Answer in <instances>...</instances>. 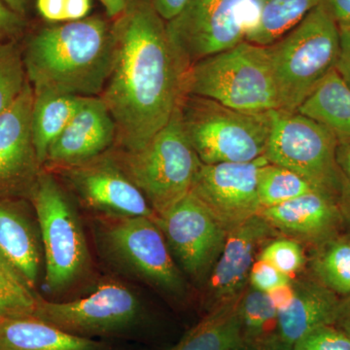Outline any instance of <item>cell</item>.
Returning <instances> with one entry per match:
<instances>
[{"mask_svg": "<svg viewBox=\"0 0 350 350\" xmlns=\"http://www.w3.org/2000/svg\"><path fill=\"white\" fill-rule=\"evenodd\" d=\"M340 29V55L336 71L350 88V25Z\"/></svg>", "mask_w": 350, "mask_h": 350, "instance_id": "37", "label": "cell"}, {"mask_svg": "<svg viewBox=\"0 0 350 350\" xmlns=\"http://www.w3.org/2000/svg\"><path fill=\"white\" fill-rule=\"evenodd\" d=\"M155 222L182 273L204 287L229 232L192 193Z\"/></svg>", "mask_w": 350, "mask_h": 350, "instance_id": "12", "label": "cell"}, {"mask_svg": "<svg viewBox=\"0 0 350 350\" xmlns=\"http://www.w3.org/2000/svg\"><path fill=\"white\" fill-rule=\"evenodd\" d=\"M268 294L273 305H275L276 310H278V312H282V310L288 308V306L293 301L295 296L293 280L286 285H283V286L271 290Z\"/></svg>", "mask_w": 350, "mask_h": 350, "instance_id": "40", "label": "cell"}, {"mask_svg": "<svg viewBox=\"0 0 350 350\" xmlns=\"http://www.w3.org/2000/svg\"><path fill=\"white\" fill-rule=\"evenodd\" d=\"M278 234L259 214L228 232L222 252L202 287V306L206 312L234 300L245 291L260 251Z\"/></svg>", "mask_w": 350, "mask_h": 350, "instance_id": "16", "label": "cell"}, {"mask_svg": "<svg viewBox=\"0 0 350 350\" xmlns=\"http://www.w3.org/2000/svg\"><path fill=\"white\" fill-rule=\"evenodd\" d=\"M0 350H111L94 338L78 337L38 319L0 322Z\"/></svg>", "mask_w": 350, "mask_h": 350, "instance_id": "21", "label": "cell"}, {"mask_svg": "<svg viewBox=\"0 0 350 350\" xmlns=\"http://www.w3.org/2000/svg\"><path fill=\"white\" fill-rule=\"evenodd\" d=\"M335 325L342 329L350 337V294L340 298Z\"/></svg>", "mask_w": 350, "mask_h": 350, "instance_id": "41", "label": "cell"}, {"mask_svg": "<svg viewBox=\"0 0 350 350\" xmlns=\"http://www.w3.org/2000/svg\"><path fill=\"white\" fill-rule=\"evenodd\" d=\"M206 313L169 350H232L243 340L239 306L241 296Z\"/></svg>", "mask_w": 350, "mask_h": 350, "instance_id": "24", "label": "cell"}, {"mask_svg": "<svg viewBox=\"0 0 350 350\" xmlns=\"http://www.w3.org/2000/svg\"><path fill=\"white\" fill-rule=\"evenodd\" d=\"M7 6L18 15L22 16L27 10L29 0H3Z\"/></svg>", "mask_w": 350, "mask_h": 350, "instance_id": "44", "label": "cell"}, {"mask_svg": "<svg viewBox=\"0 0 350 350\" xmlns=\"http://www.w3.org/2000/svg\"><path fill=\"white\" fill-rule=\"evenodd\" d=\"M29 202L42 243L44 284L50 293H63L82 280L91 267L81 219L68 193L47 170L41 172Z\"/></svg>", "mask_w": 350, "mask_h": 350, "instance_id": "8", "label": "cell"}, {"mask_svg": "<svg viewBox=\"0 0 350 350\" xmlns=\"http://www.w3.org/2000/svg\"><path fill=\"white\" fill-rule=\"evenodd\" d=\"M115 142L116 125L105 101L90 96L50 147L43 169L81 165L107 153Z\"/></svg>", "mask_w": 350, "mask_h": 350, "instance_id": "17", "label": "cell"}, {"mask_svg": "<svg viewBox=\"0 0 350 350\" xmlns=\"http://www.w3.org/2000/svg\"><path fill=\"white\" fill-rule=\"evenodd\" d=\"M157 14L165 23L174 20L184 10L190 0H150Z\"/></svg>", "mask_w": 350, "mask_h": 350, "instance_id": "38", "label": "cell"}, {"mask_svg": "<svg viewBox=\"0 0 350 350\" xmlns=\"http://www.w3.org/2000/svg\"><path fill=\"white\" fill-rule=\"evenodd\" d=\"M232 350H293V347L286 344L278 334H275L262 338H243Z\"/></svg>", "mask_w": 350, "mask_h": 350, "instance_id": "35", "label": "cell"}, {"mask_svg": "<svg viewBox=\"0 0 350 350\" xmlns=\"http://www.w3.org/2000/svg\"><path fill=\"white\" fill-rule=\"evenodd\" d=\"M321 3L338 27L350 25V0H322Z\"/></svg>", "mask_w": 350, "mask_h": 350, "instance_id": "39", "label": "cell"}, {"mask_svg": "<svg viewBox=\"0 0 350 350\" xmlns=\"http://www.w3.org/2000/svg\"><path fill=\"white\" fill-rule=\"evenodd\" d=\"M112 31L111 70L100 98L116 125V149L137 151L180 105L186 69L150 0H129Z\"/></svg>", "mask_w": 350, "mask_h": 350, "instance_id": "1", "label": "cell"}, {"mask_svg": "<svg viewBox=\"0 0 350 350\" xmlns=\"http://www.w3.org/2000/svg\"><path fill=\"white\" fill-rule=\"evenodd\" d=\"M313 276L340 298L350 294V237L338 236L317 247Z\"/></svg>", "mask_w": 350, "mask_h": 350, "instance_id": "26", "label": "cell"}, {"mask_svg": "<svg viewBox=\"0 0 350 350\" xmlns=\"http://www.w3.org/2000/svg\"><path fill=\"white\" fill-rule=\"evenodd\" d=\"M183 92L244 112L280 109L267 47L247 41L190 66Z\"/></svg>", "mask_w": 350, "mask_h": 350, "instance_id": "4", "label": "cell"}, {"mask_svg": "<svg viewBox=\"0 0 350 350\" xmlns=\"http://www.w3.org/2000/svg\"><path fill=\"white\" fill-rule=\"evenodd\" d=\"M258 259L269 262L290 278L299 273L306 264L301 243L283 236L276 237L265 244Z\"/></svg>", "mask_w": 350, "mask_h": 350, "instance_id": "31", "label": "cell"}, {"mask_svg": "<svg viewBox=\"0 0 350 350\" xmlns=\"http://www.w3.org/2000/svg\"><path fill=\"white\" fill-rule=\"evenodd\" d=\"M52 172H59L82 206L98 216L157 218L144 193L110 150L81 165Z\"/></svg>", "mask_w": 350, "mask_h": 350, "instance_id": "13", "label": "cell"}, {"mask_svg": "<svg viewBox=\"0 0 350 350\" xmlns=\"http://www.w3.org/2000/svg\"><path fill=\"white\" fill-rule=\"evenodd\" d=\"M337 160L338 165L350 186V145L338 144ZM347 220H350V211L347 216Z\"/></svg>", "mask_w": 350, "mask_h": 350, "instance_id": "42", "label": "cell"}, {"mask_svg": "<svg viewBox=\"0 0 350 350\" xmlns=\"http://www.w3.org/2000/svg\"><path fill=\"white\" fill-rule=\"evenodd\" d=\"M297 112L333 133L338 144L350 145V88L333 70Z\"/></svg>", "mask_w": 350, "mask_h": 350, "instance_id": "22", "label": "cell"}, {"mask_svg": "<svg viewBox=\"0 0 350 350\" xmlns=\"http://www.w3.org/2000/svg\"><path fill=\"white\" fill-rule=\"evenodd\" d=\"M256 20L255 0H190L165 27L187 71L198 62L245 41Z\"/></svg>", "mask_w": 350, "mask_h": 350, "instance_id": "10", "label": "cell"}, {"mask_svg": "<svg viewBox=\"0 0 350 350\" xmlns=\"http://www.w3.org/2000/svg\"><path fill=\"white\" fill-rule=\"evenodd\" d=\"M293 282V301L278 315V336L292 347L313 329L335 324L340 301L314 276Z\"/></svg>", "mask_w": 350, "mask_h": 350, "instance_id": "20", "label": "cell"}, {"mask_svg": "<svg viewBox=\"0 0 350 350\" xmlns=\"http://www.w3.org/2000/svg\"><path fill=\"white\" fill-rule=\"evenodd\" d=\"M27 82L24 59L13 41L0 44V116L19 98Z\"/></svg>", "mask_w": 350, "mask_h": 350, "instance_id": "30", "label": "cell"}, {"mask_svg": "<svg viewBox=\"0 0 350 350\" xmlns=\"http://www.w3.org/2000/svg\"><path fill=\"white\" fill-rule=\"evenodd\" d=\"M22 18L0 0V44L8 42L22 29Z\"/></svg>", "mask_w": 350, "mask_h": 350, "instance_id": "36", "label": "cell"}, {"mask_svg": "<svg viewBox=\"0 0 350 350\" xmlns=\"http://www.w3.org/2000/svg\"><path fill=\"white\" fill-rule=\"evenodd\" d=\"M27 200H0V260L32 290H36L43 247Z\"/></svg>", "mask_w": 350, "mask_h": 350, "instance_id": "19", "label": "cell"}, {"mask_svg": "<svg viewBox=\"0 0 350 350\" xmlns=\"http://www.w3.org/2000/svg\"><path fill=\"white\" fill-rule=\"evenodd\" d=\"M142 317L137 294L118 282L101 283L94 291L68 301L39 299L34 319L78 337L94 338L131 330Z\"/></svg>", "mask_w": 350, "mask_h": 350, "instance_id": "11", "label": "cell"}, {"mask_svg": "<svg viewBox=\"0 0 350 350\" xmlns=\"http://www.w3.org/2000/svg\"><path fill=\"white\" fill-rule=\"evenodd\" d=\"M317 190L300 175L280 165L268 163L260 170L258 196L262 209L282 204Z\"/></svg>", "mask_w": 350, "mask_h": 350, "instance_id": "27", "label": "cell"}, {"mask_svg": "<svg viewBox=\"0 0 350 350\" xmlns=\"http://www.w3.org/2000/svg\"><path fill=\"white\" fill-rule=\"evenodd\" d=\"M33 94L32 139L44 167L50 147L81 107L86 96L51 91H33Z\"/></svg>", "mask_w": 350, "mask_h": 350, "instance_id": "23", "label": "cell"}, {"mask_svg": "<svg viewBox=\"0 0 350 350\" xmlns=\"http://www.w3.org/2000/svg\"><path fill=\"white\" fill-rule=\"evenodd\" d=\"M94 234L103 256L115 268L163 294L181 299L187 283L155 220L96 216Z\"/></svg>", "mask_w": 350, "mask_h": 350, "instance_id": "9", "label": "cell"}, {"mask_svg": "<svg viewBox=\"0 0 350 350\" xmlns=\"http://www.w3.org/2000/svg\"><path fill=\"white\" fill-rule=\"evenodd\" d=\"M179 111L184 131L204 165L252 162L264 156L271 110L244 112L211 98L184 94Z\"/></svg>", "mask_w": 350, "mask_h": 350, "instance_id": "6", "label": "cell"}, {"mask_svg": "<svg viewBox=\"0 0 350 350\" xmlns=\"http://www.w3.org/2000/svg\"><path fill=\"white\" fill-rule=\"evenodd\" d=\"M338 140L325 126L299 112L271 110V133L264 157L300 175L350 211V186L337 160Z\"/></svg>", "mask_w": 350, "mask_h": 350, "instance_id": "7", "label": "cell"}, {"mask_svg": "<svg viewBox=\"0 0 350 350\" xmlns=\"http://www.w3.org/2000/svg\"><path fill=\"white\" fill-rule=\"evenodd\" d=\"M33 98L27 79L19 98L0 116V200H29L43 170L32 139Z\"/></svg>", "mask_w": 350, "mask_h": 350, "instance_id": "15", "label": "cell"}, {"mask_svg": "<svg viewBox=\"0 0 350 350\" xmlns=\"http://www.w3.org/2000/svg\"><path fill=\"white\" fill-rule=\"evenodd\" d=\"M110 151L157 216L190 194L202 165L184 131L179 107L169 123L142 148Z\"/></svg>", "mask_w": 350, "mask_h": 350, "instance_id": "5", "label": "cell"}, {"mask_svg": "<svg viewBox=\"0 0 350 350\" xmlns=\"http://www.w3.org/2000/svg\"><path fill=\"white\" fill-rule=\"evenodd\" d=\"M268 163L262 156L247 163H202L191 193L230 232L261 211L258 177Z\"/></svg>", "mask_w": 350, "mask_h": 350, "instance_id": "14", "label": "cell"}, {"mask_svg": "<svg viewBox=\"0 0 350 350\" xmlns=\"http://www.w3.org/2000/svg\"><path fill=\"white\" fill-rule=\"evenodd\" d=\"M293 350H350V337L335 324L320 326L295 342Z\"/></svg>", "mask_w": 350, "mask_h": 350, "instance_id": "32", "label": "cell"}, {"mask_svg": "<svg viewBox=\"0 0 350 350\" xmlns=\"http://www.w3.org/2000/svg\"><path fill=\"white\" fill-rule=\"evenodd\" d=\"M112 27L100 17L44 27L25 48L27 77L34 92L100 96L111 70Z\"/></svg>", "mask_w": 350, "mask_h": 350, "instance_id": "2", "label": "cell"}, {"mask_svg": "<svg viewBox=\"0 0 350 350\" xmlns=\"http://www.w3.org/2000/svg\"><path fill=\"white\" fill-rule=\"evenodd\" d=\"M292 280L293 278L284 275L269 262L257 258L251 269L250 285L255 289L269 293L275 288L288 284Z\"/></svg>", "mask_w": 350, "mask_h": 350, "instance_id": "34", "label": "cell"}, {"mask_svg": "<svg viewBox=\"0 0 350 350\" xmlns=\"http://www.w3.org/2000/svg\"><path fill=\"white\" fill-rule=\"evenodd\" d=\"M278 234L315 248L340 234L345 217L340 202L312 191L259 213Z\"/></svg>", "mask_w": 350, "mask_h": 350, "instance_id": "18", "label": "cell"}, {"mask_svg": "<svg viewBox=\"0 0 350 350\" xmlns=\"http://www.w3.org/2000/svg\"><path fill=\"white\" fill-rule=\"evenodd\" d=\"M322 0H255L257 20L247 42L269 46L291 31Z\"/></svg>", "mask_w": 350, "mask_h": 350, "instance_id": "25", "label": "cell"}, {"mask_svg": "<svg viewBox=\"0 0 350 350\" xmlns=\"http://www.w3.org/2000/svg\"><path fill=\"white\" fill-rule=\"evenodd\" d=\"M266 47L280 109L297 112L335 70L340 55V29L320 3L291 31Z\"/></svg>", "mask_w": 350, "mask_h": 350, "instance_id": "3", "label": "cell"}, {"mask_svg": "<svg viewBox=\"0 0 350 350\" xmlns=\"http://www.w3.org/2000/svg\"><path fill=\"white\" fill-rule=\"evenodd\" d=\"M108 16L118 18L126 10L129 0H100Z\"/></svg>", "mask_w": 350, "mask_h": 350, "instance_id": "43", "label": "cell"}, {"mask_svg": "<svg viewBox=\"0 0 350 350\" xmlns=\"http://www.w3.org/2000/svg\"><path fill=\"white\" fill-rule=\"evenodd\" d=\"M40 296L0 260V322L31 319Z\"/></svg>", "mask_w": 350, "mask_h": 350, "instance_id": "29", "label": "cell"}, {"mask_svg": "<svg viewBox=\"0 0 350 350\" xmlns=\"http://www.w3.org/2000/svg\"><path fill=\"white\" fill-rule=\"evenodd\" d=\"M38 12L49 22H72L85 19L92 8L91 0H36Z\"/></svg>", "mask_w": 350, "mask_h": 350, "instance_id": "33", "label": "cell"}, {"mask_svg": "<svg viewBox=\"0 0 350 350\" xmlns=\"http://www.w3.org/2000/svg\"><path fill=\"white\" fill-rule=\"evenodd\" d=\"M243 338L267 337L278 334V312L266 292L248 285L239 301Z\"/></svg>", "mask_w": 350, "mask_h": 350, "instance_id": "28", "label": "cell"}]
</instances>
